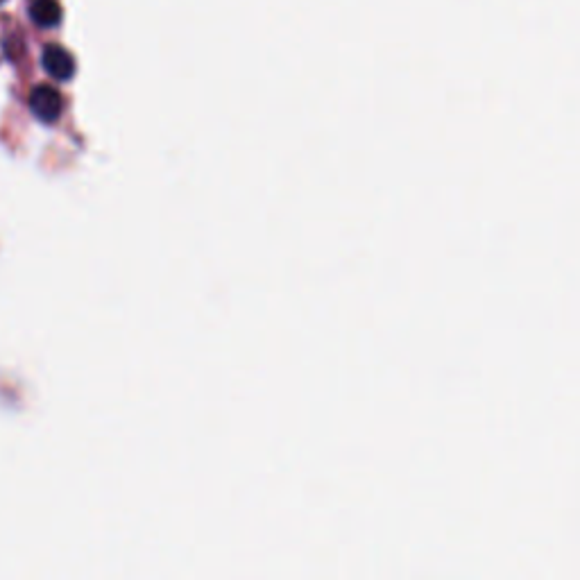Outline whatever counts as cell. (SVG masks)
Masks as SVG:
<instances>
[{"label":"cell","instance_id":"6da1fadb","mask_svg":"<svg viewBox=\"0 0 580 580\" xmlns=\"http://www.w3.org/2000/svg\"><path fill=\"white\" fill-rule=\"evenodd\" d=\"M30 107L34 116L44 123H55L62 116L64 100L59 96V91L53 87H37L30 96Z\"/></svg>","mask_w":580,"mask_h":580},{"label":"cell","instance_id":"7a4b0ae2","mask_svg":"<svg viewBox=\"0 0 580 580\" xmlns=\"http://www.w3.org/2000/svg\"><path fill=\"white\" fill-rule=\"evenodd\" d=\"M44 66L46 71L53 75L55 80H71L73 73H75V62L68 50H64L62 46H48L46 53H44Z\"/></svg>","mask_w":580,"mask_h":580},{"label":"cell","instance_id":"3957f363","mask_svg":"<svg viewBox=\"0 0 580 580\" xmlns=\"http://www.w3.org/2000/svg\"><path fill=\"white\" fill-rule=\"evenodd\" d=\"M30 12L32 21L41 25V28H53L62 19V10H59L57 0H34Z\"/></svg>","mask_w":580,"mask_h":580},{"label":"cell","instance_id":"277c9868","mask_svg":"<svg viewBox=\"0 0 580 580\" xmlns=\"http://www.w3.org/2000/svg\"><path fill=\"white\" fill-rule=\"evenodd\" d=\"M0 3H3V0H0Z\"/></svg>","mask_w":580,"mask_h":580}]
</instances>
